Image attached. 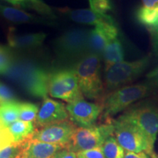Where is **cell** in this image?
I'll list each match as a JSON object with an SVG mask.
<instances>
[{"label":"cell","instance_id":"2","mask_svg":"<svg viewBox=\"0 0 158 158\" xmlns=\"http://www.w3.org/2000/svg\"><path fill=\"white\" fill-rule=\"evenodd\" d=\"M155 90L147 81L130 84L108 92L102 98L100 104L101 114L104 122H110L113 116L127 110L132 105L151 95Z\"/></svg>","mask_w":158,"mask_h":158},{"label":"cell","instance_id":"14","mask_svg":"<svg viewBox=\"0 0 158 158\" xmlns=\"http://www.w3.org/2000/svg\"><path fill=\"white\" fill-rule=\"evenodd\" d=\"M21 149L17 157L22 158H54L64 147L58 144L48 143L28 138L21 142Z\"/></svg>","mask_w":158,"mask_h":158},{"label":"cell","instance_id":"32","mask_svg":"<svg viewBox=\"0 0 158 158\" xmlns=\"http://www.w3.org/2000/svg\"><path fill=\"white\" fill-rule=\"evenodd\" d=\"M16 158H22V157H16Z\"/></svg>","mask_w":158,"mask_h":158},{"label":"cell","instance_id":"5","mask_svg":"<svg viewBox=\"0 0 158 158\" xmlns=\"http://www.w3.org/2000/svg\"><path fill=\"white\" fill-rule=\"evenodd\" d=\"M121 116L139 128L155 145L158 134V96L135 102Z\"/></svg>","mask_w":158,"mask_h":158},{"label":"cell","instance_id":"18","mask_svg":"<svg viewBox=\"0 0 158 158\" xmlns=\"http://www.w3.org/2000/svg\"><path fill=\"white\" fill-rule=\"evenodd\" d=\"M14 140V143H21L26 141L31 135L35 132V126L33 122H24L21 120L13 122L8 126Z\"/></svg>","mask_w":158,"mask_h":158},{"label":"cell","instance_id":"27","mask_svg":"<svg viewBox=\"0 0 158 158\" xmlns=\"http://www.w3.org/2000/svg\"><path fill=\"white\" fill-rule=\"evenodd\" d=\"M77 158H106L102 152V147L85 150L76 153Z\"/></svg>","mask_w":158,"mask_h":158},{"label":"cell","instance_id":"4","mask_svg":"<svg viewBox=\"0 0 158 158\" xmlns=\"http://www.w3.org/2000/svg\"><path fill=\"white\" fill-rule=\"evenodd\" d=\"M89 31L73 29L61 35L55 43V51L64 68H73L79 60L89 54Z\"/></svg>","mask_w":158,"mask_h":158},{"label":"cell","instance_id":"31","mask_svg":"<svg viewBox=\"0 0 158 158\" xmlns=\"http://www.w3.org/2000/svg\"><path fill=\"white\" fill-rule=\"evenodd\" d=\"M95 1V0H89V4L91 5V4H92V2H94Z\"/></svg>","mask_w":158,"mask_h":158},{"label":"cell","instance_id":"3","mask_svg":"<svg viewBox=\"0 0 158 158\" xmlns=\"http://www.w3.org/2000/svg\"><path fill=\"white\" fill-rule=\"evenodd\" d=\"M98 55L89 54L73 67L83 95L100 103L106 95L101 76V61Z\"/></svg>","mask_w":158,"mask_h":158},{"label":"cell","instance_id":"15","mask_svg":"<svg viewBox=\"0 0 158 158\" xmlns=\"http://www.w3.org/2000/svg\"><path fill=\"white\" fill-rule=\"evenodd\" d=\"M66 14L75 22L84 24L97 26L104 22H115L110 15L96 13L91 9L68 10Z\"/></svg>","mask_w":158,"mask_h":158},{"label":"cell","instance_id":"19","mask_svg":"<svg viewBox=\"0 0 158 158\" xmlns=\"http://www.w3.org/2000/svg\"><path fill=\"white\" fill-rule=\"evenodd\" d=\"M0 15L8 21L15 23H30L36 21L32 15L27 12L2 5H0Z\"/></svg>","mask_w":158,"mask_h":158},{"label":"cell","instance_id":"22","mask_svg":"<svg viewBox=\"0 0 158 158\" xmlns=\"http://www.w3.org/2000/svg\"><path fill=\"white\" fill-rule=\"evenodd\" d=\"M15 57L10 47L0 44V76H6L14 62Z\"/></svg>","mask_w":158,"mask_h":158},{"label":"cell","instance_id":"11","mask_svg":"<svg viewBox=\"0 0 158 158\" xmlns=\"http://www.w3.org/2000/svg\"><path fill=\"white\" fill-rule=\"evenodd\" d=\"M70 119L78 127H90L95 125L101 116L102 107L98 102H90L84 99L66 106Z\"/></svg>","mask_w":158,"mask_h":158},{"label":"cell","instance_id":"10","mask_svg":"<svg viewBox=\"0 0 158 158\" xmlns=\"http://www.w3.org/2000/svg\"><path fill=\"white\" fill-rule=\"evenodd\" d=\"M76 125L70 119L49 124L40 129L35 130L30 139L48 143L58 144L65 148L70 142Z\"/></svg>","mask_w":158,"mask_h":158},{"label":"cell","instance_id":"6","mask_svg":"<svg viewBox=\"0 0 158 158\" xmlns=\"http://www.w3.org/2000/svg\"><path fill=\"white\" fill-rule=\"evenodd\" d=\"M114 135L120 146L126 152H144L152 158H158L154 152V146L143 132L135 124L120 115L113 119Z\"/></svg>","mask_w":158,"mask_h":158},{"label":"cell","instance_id":"25","mask_svg":"<svg viewBox=\"0 0 158 158\" xmlns=\"http://www.w3.org/2000/svg\"><path fill=\"white\" fill-rule=\"evenodd\" d=\"M13 101H16V100L13 91L5 84L0 82V106Z\"/></svg>","mask_w":158,"mask_h":158},{"label":"cell","instance_id":"8","mask_svg":"<svg viewBox=\"0 0 158 158\" xmlns=\"http://www.w3.org/2000/svg\"><path fill=\"white\" fill-rule=\"evenodd\" d=\"M48 93L51 97L71 103L84 99L78 79L72 68H62L51 72Z\"/></svg>","mask_w":158,"mask_h":158},{"label":"cell","instance_id":"26","mask_svg":"<svg viewBox=\"0 0 158 158\" xmlns=\"http://www.w3.org/2000/svg\"><path fill=\"white\" fill-rule=\"evenodd\" d=\"M21 149V143H12L0 152V158H16Z\"/></svg>","mask_w":158,"mask_h":158},{"label":"cell","instance_id":"30","mask_svg":"<svg viewBox=\"0 0 158 158\" xmlns=\"http://www.w3.org/2000/svg\"><path fill=\"white\" fill-rule=\"evenodd\" d=\"M124 158H152L149 154L141 152H126Z\"/></svg>","mask_w":158,"mask_h":158},{"label":"cell","instance_id":"17","mask_svg":"<svg viewBox=\"0 0 158 158\" xmlns=\"http://www.w3.org/2000/svg\"><path fill=\"white\" fill-rule=\"evenodd\" d=\"M102 57L105 63V71L113 65L123 62L124 54L121 41L118 38L110 41L105 48Z\"/></svg>","mask_w":158,"mask_h":158},{"label":"cell","instance_id":"21","mask_svg":"<svg viewBox=\"0 0 158 158\" xmlns=\"http://www.w3.org/2000/svg\"><path fill=\"white\" fill-rule=\"evenodd\" d=\"M102 149L106 158H124L125 150L116 141L115 136L108 137L102 146Z\"/></svg>","mask_w":158,"mask_h":158},{"label":"cell","instance_id":"16","mask_svg":"<svg viewBox=\"0 0 158 158\" xmlns=\"http://www.w3.org/2000/svg\"><path fill=\"white\" fill-rule=\"evenodd\" d=\"M46 35L43 33L19 35L15 33L13 28L9 29L7 33V41L9 46L13 48L26 49L40 46L43 43Z\"/></svg>","mask_w":158,"mask_h":158},{"label":"cell","instance_id":"7","mask_svg":"<svg viewBox=\"0 0 158 158\" xmlns=\"http://www.w3.org/2000/svg\"><path fill=\"white\" fill-rule=\"evenodd\" d=\"M151 56H146L133 62H121L105 71L104 85L106 93L131 84L149 67Z\"/></svg>","mask_w":158,"mask_h":158},{"label":"cell","instance_id":"24","mask_svg":"<svg viewBox=\"0 0 158 158\" xmlns=\"http://www.w3.org/2000/svg\"><path fill=\"white\" fill-rule=\"evenodd\" d=\"M13 143L14 140L8 127L0 122V152Z\"/></svg>","mask_w":158,"mask_h":158},{"label":"cell","instance_id":"29","mask_svg":"<svg viewBox=\"0 0 158 158\" xmlns=\"http://www.w3.org/2000/svg\"><path fill=\"white\" fill-rule=\"evenodd\" d=\"M54 158H77V154L64 148L57 152Z\"/></svg>","mask_w":158,"mask_h":158},{"label":"cell","instance_id":"12","mask_svg":"<svg viewBox=\"0 0 158 158\" xmlns=\"http://www.w3.org/2000/svg\"><path fill=\"white\" fill-rule=\"evenodd\" d=\"M136 19L149 31L154 53L158 56V0H141Z\"/></svg>","mask_w":158,"mask_h":158},{"label":"cell","instance_id":"20","mask_svg":"<svg viewBox=\"0 0 158 158\" xmlns=\"http://www.w3.org/2000/svg\"><path fill=\"white\" fill-rule=\"evenodd\" d=\"M19 120V102L13 101L0 106V122L8 126Z\"/></svg>","mask_w":158,"mask_h":158},{"label":"cell","instance_id":"9","mask_svg":"<svg viewBox=\"0 0 158 158\" xmlns=\"http://www.w3.org/2000/svg\"><path fill=\"white\" fill-rule=\"evenodd\" d=\"M113 120L90 127H76L65 149L78 153L85 150L102 147L110 136L114 135Z\"/></svg>","mask_w":158,"mask_h":158},{"label":"cell","instance_id":"1","mask_svg":"<svg viewBox=\"0 0 158 158\" xmlns=\"http://www.w3.org/2000/svg\"><path fill=\"white\" fill-rule=\"evenodd\" d=\"M50 73L35 61L15 56L6 76L19 84L30 95L44 99L48 94Z\"/></svg>","mask_w":158,"mask_h":158},{"label":"cell","instance_id":"28","mask_svg":"<svg viewBox=\"0 0 158 158\" xmlns=\"http://www.w3.org/2000/svg\"><path fill=\"white\" fill-rule=\"evenodd\" d=\"M148 83L154 88L155 91L158 89V66L149 72L147 76Z\"/></svg>","mask_w":158,"mask_h":158},{"label":"cell","instance_id":"13","mask_svg":"<svg viewBox=\"0 0 158 158\" xmlns=\"http://www.w3.org/2000/svg\"><path fill=\"white\" fill-rule=\"evenodd\" d=\"M70 119L66 106L52 99L44 98L38 110L35 123L39 127L54 122Z\"/></svg>","mask_w":158,"mask_h":158},{"label":"cell","instance_id":"23","mask_svg":"<svg viewBox=\"0 0 158 158\" xmlns=\"http://www.w3.org/2000/svg\"><path fill=\"white\" fill-rule=\"evenodd\" d=\"M38 108L30 102H19V120L33 122L36 120Z\"/></svg>","mask_w":158,"mask_h":158}]
</instances>
